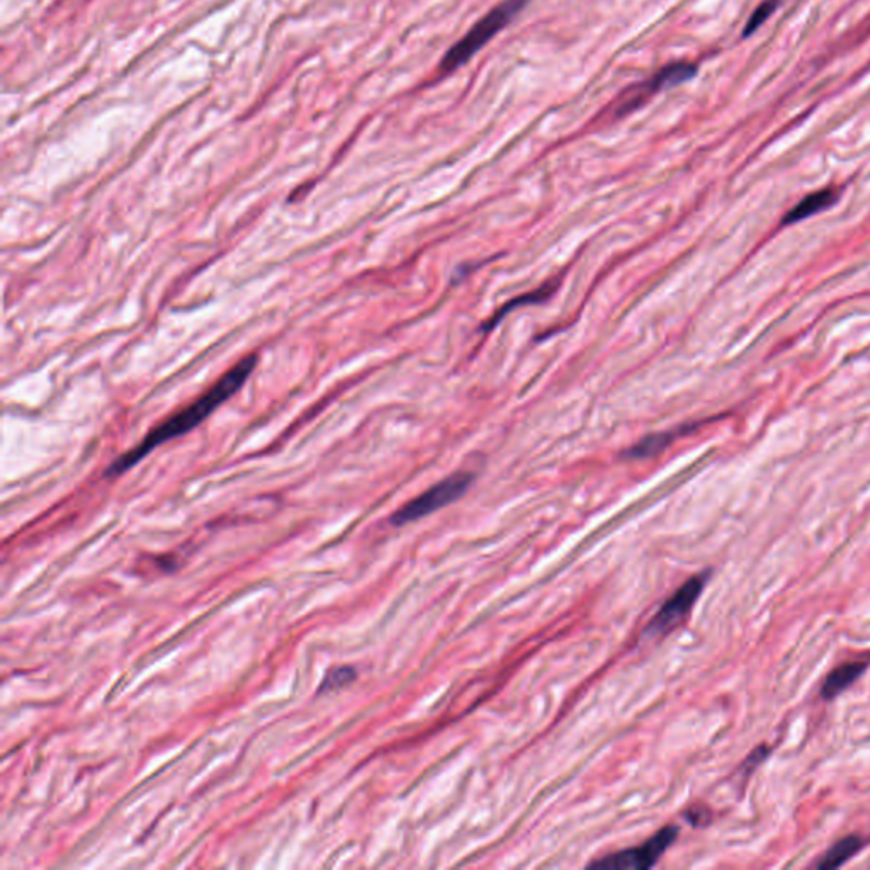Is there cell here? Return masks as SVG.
<instances>
[{
  "mask_svg": "<svg viewBox=\"0 0 870 870\" xmlns=\"http://www.w3.org/2000/svg\"><path fill=\"white\" fill-rule=\"evenodd\" d=\"M357 672L356 668L352 667H339L334 668V670H330L327 673V677L323 680L322 687H320V694H325V692H334V690L344 689L347 685L352 684L354 680H356Z\"/></svg>",
  "mask_w": 870,
  "mask_h": 870,
  "instance_id": "4fadbf2b",
  "label": "cell"
},
{
  "mask_svg": "<svg viewBox=\"0 0 870 870\" xmlns=\"http://www.w3.org/2000/svg\"><path fill=\"white\" fill-rule=\"evenodd\" d=\"M694 425L682 427L680 430H672V432H663V434H655L651 435V437H646V439L639 442L638 446L631 447L629 451L624 452V456L631 459L651 458V456H655L658 452L663 451L665 447L670 446L677 435L684 434V432H687V429L694 427Z\"/></svg>",
  "mask_w": 870,
  "mask_h": 870,
  "instance_id": "30bf717a",
  "label": "cell"
},
{
  "mask_svg": "<svg viewBox=\"0 0 870 870\" xmlns=\"http://www.w3.org/2000/svg\"><path fill=\"white\" fill-rule=\"evenodd\" d=\"M695 75H697V67L694 63H670L667 67L661 68L660 72H656L651 79L645 80L643 84L634 85L628 92H624L621 104L616 108L617 116L631 113L639 106H643L648 97L655 96L658 92L675 87V85L684 84L687 80L694 79Z\"/></svg>",
  "mask_w": 870,
  "mask_h": 870,
  "instance_id": "8992f818",
  "label": "cell"
},
{
  "mask_svg": "<svg viewBox=\"0 0 870 870\" xmlns=\"http://www.w3.org/2000/svg\"><path fill=\"white\" fill-rule=\"evenodd\" d=\"M838 199H840V189L837 187H825L820 191H814L789 210V213L782 220V225H796L799 221L809 220L811 216L820 215L823 211L833 208L838 203Z\"/></svg>",
  "mask_w": 870,
  "mask_h": 870,
  "instance_id": "52a82bcc",
  "label": "cell"
},
{
  "mask_svg": "<svg viewBox=\"0 0 870 870\" xmlns=\"http://www.w3.org/2000/svg\"><path fill=\"white\" fill-rule=\"evenodd\" d=\"M709 577H711L709 571H702L699 575H694L682 587L678 588L670 599L665 600V604L661 605L655 616L651 617V621L648 622L645 629L646 638H663V636L675 631L678 626H682L704 592Z\"/></svg>",
  "mask_w": 870,
  "mask_h": 870,
  "instance_id": "277c9868",
  "label": "cell"
},
{
  "mask_svg": "<svg viewBox=\"0 0 870 870\" xmlns=\"http://www.w3.org/2000/svg\"><path fill=\"white\" fill-rule=\"evenodd\" d=\"M678 826L668 825L661 828L655 837L639 847L626 848L617 854L607 855L604 859L595 860L587 865L588 869L602 870H646L661 859V855L677 842Z\"/></svg>",
  "mask_w": 870,
  "mask_h": 870,
  "instance_id": "5b68a950",
  "label": "cell"
},
{
  "mask_svg": "<svg viewBox=\"0 0 870 870\" xmlns=\"http://www.w3.org/2000/svg\"><path fill=\"white\" fill-rule=\"evenodd\" d=\"M527 2L529 0H503L502 4L493 7L485 17H481L480 21L469 29L451 50L447 51L446 57L442 58L439 65L442 74H451L454 70L463 67L464 63H468L483 46L488 45V41H492L527 6Z\"/></svg>",
  "mask_w": 870,
  "mask_h": 870,
  "instance_id": "7a4b0ae2",
  "label": "cell"
},
{
  "mask_svg": "<svg viewBox=\"0 0 870 870\" xmlns=\"http://www.w3.org/2000/svg\"><path fill=\"white\" fill-rule=\"evenodd\" d=\"M556 288H558V283L544 284L543 288L536 289V291H532V293H526L524 296H519V298L512 301V303H507V305L503 306L502 310L498 311L497 315L488 322L485 330H490V328L495 327V325H497V323L500 322L509 311L519 308L520 305H534V303L546 300V298H549V296L553 294V291Z\"/></svg>",
  "mask_w": 870,
  "mask_h": 870,
  "instance_id": "8fae6325",
  "label": "cell"
},
{
  "mask_svg": "<svg viewBox=\"0 0 870 870\" xmlns=\"http://www.w3.org/2000/svg\"><path fill=\"white\" fill-rule=\"evenodd\" d=\"M257 364H259L257 354H249V356L240 359L232 369H228L216 381L215 385L211 386L210 390L198 396L186 407L172 413L159 425H155L152 430H148V434L135 447H131L130 451L123 452L121 456L114 459L113 463L109 464L104 471V476L116 478V476L125 475L133 466L142 463L143 459L150 456L157 447L164 446L172 439H179L182 435L189 434L191 430L203 424L211 413L218 410L226 400H230L233 395H237L238 391L242 390V386L247 383L250 374L254 373Z\"/></svg>",
  "mask_w": 870,
  "mask_h": 870,
  "instance_id": "6da1fadb",
  "label": "cell"
},
{
  "mask_svg": "<svg viewBox=\"0 0 870 870\" xmlns=\"http://www.w3.org/2000/svg\"><path fill=\"white\" fill-rule=\"evenodd\" d=\"M475 480L471 473H454L447 476L446 480L439 481L437 485L430 486L427 492L417 498H413L402 509L396 510L391 515V526L402 527L417 520L432 515L437 510L446 509L447 505L458 502L469 490V486Z\"/></svg>",
  "mask_w": 870,
  "mask_h": 870,
  "instance_id": "3957f363",
  "label": "cell"
},
{
  "mask_svg": "<svg viewBox=\"0 0 870 870\" xmlns=\"http://www.w3.org/2000/svg\"><path fill=\"white\" fill-rule=\"evenodd\" d=\"M786 0H763L762 4L755 9L752 17L748 19V23H746L745 31H743V38H748V36H752L753 33H757L758 29L762 28L763 24L769 21L772 14H774L777 9H779L782 4H784Z\"/></svg>",
  "mask_w": 870,
  "mask_h": 870,
  "instance_id": "7c38bea8",
  "label": "cell"
},
{
  "mask_svg": "<svg viewBox=\"0 0 870 870\" xmlns=\"http://www.w3.org/2000/svg\"><path fill=\"white\" fill-rule=\"evenodd\" d=\"M870 665V658L864 660L847 661L843 665H838L833 672L828 673V677L823 682L821 687V697L825 701H833L838 695L843 694L845 690L850 689L852 685L864 675L865 670Z\"/></svg>",
  "mask_w": 870,
  "mask_h": 870,
  "instance_id": "ba28073f",
  "label": "cell"
},
{
  "mask_svg": "<svg viewBox=\"0 0 870 870\" xmlns=\"http://www.w3.org/2000/svg\"><path fill=\"white\" fill-rule=\"evenodd\" d=\"M770 748L767 745L758 746L757 750H753L752 755L746 758L745 763L741 765V775L743 777H750L753 770H757L760 765H762L763 760L769 757Z\"/></svg>",
  "mask_w": 870,
  "mask_h": 870,
  "instance_id": "5bb4252c",
  "label": "cell"
},
{
  "mask_svg": "<svg viewBox=\"0 0 870 870\" xmlns=\"http://www.w3.org/2000/svg\"><path fill=\"white\" fill-rule=\"evenodd\" d=\"M865 842L859 835H848V837L840 838L833 847L821 857L820 862L816 867L820 870H833L847 864L848 860L859 854L864 848Z\"/></svg>",
  "mask_w": 870,
  "mask_h": 870,
  "instance_id": "9c48e42d",
  "label": "cell"
},
{
  "mask_svg": "<svg viewBox=\"0 0 870 870\" xmlns=\"http://www.w3.org/2000/svg\"><path fill=\"white\" fill-rule=\"evenodd\" d=\"M684 816L685 820L689 821L690 825L695 826V828L707 826L712 820L711 811L706 806H692L685 811Z\"/></svg>",
  "mask_w": 870,
  "mask_h": 870,
  "instance_id": "9a60e30c",
  "label": "cell"
}]
</instances>
